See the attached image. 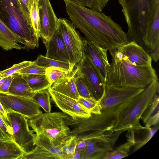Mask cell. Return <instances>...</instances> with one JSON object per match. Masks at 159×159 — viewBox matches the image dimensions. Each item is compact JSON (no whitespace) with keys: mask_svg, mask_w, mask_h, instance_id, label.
Wrapping results in <instances>:
<instances>
[{"mask_svg":"<svg viewBox=\"0 0 159 159\" xmlns=\"http://www.w3.org/2000/svg\"><path fill=\"white\" fill-rule=\"evenodd\" d=\"M67 115L55 112L42 113L29 119V126L37 135L43 134L47 136L55 146L62 144L70 135V129L67 125Z\"/></svg>","mask_w":159,"mask_h":159,"instance_id":"8992f818","label":"cell"},{"mask_svg":"<svg viewBox=\"0 0 159 159\" xmlns=\"http://www.w3.org/2000/svg\"><path fill=\"white\" fill-rule=\"evenodd\" d=\"M159 42H157L152 48H150V52L151 54L152 59L155 62L158 61L159 58Z\"/></svg>","mask_w":159,"mask_h":159,"instance_id":"b9f144b4","label":"cell"},{"mask_svg":"<svg viewBox=\"0 0 159 159\" xmlns=\"http://www.w3.org/2000/svg\"><path fill=\"white\" fill-rule=\"evenodd\" d=\"M7 77L4 78H0V87L3 84L4 82L6 80Z\"/></svg>","mask_w":159,"mask_h":159,"instance_id":"f6af8a7d","label":"cell"},{"mask_svg":"<svg viewBox=\"0 0 159 159\" xmlns=\"http://www.w3.org/2000/svg\"><path fill=\"white\" fill-rule=\"evenodd\" d=\"M109 52L112 62L110 63L105 85L144 89L153 81L158 80L152 65H134L117 49L110 50Z\"/></svg>","mask_w":159,"mask_h":159,"instance_id":"7a4b0ae2","label":"cell"},{"mask_svg":"<svg viewBox=\"0 0 159 159\" xmlns=\"http://www.w3.org/2000/svg\"><path fill=\"white\" fill-rule=\"evenodd\" d=\"M7 116L14 141L25 153L33 150L35 147L37 135L30 129L28 119L16 112L8 113Z\"/></svg>","mask_w":159,"mask_h":159,"instance_id":"9c48e42d","label":"cell"},{"mask_svg":"<svg viewBox=\"0 0 159 159\" xmlns=\"http://www.w3.org/2000/svg\"><path fill=\"white\" fill-rule=\"evenodd\" d=\"M13 139V132L9 124L0 115V140Z\"/></svg>","mask_w":159,"mask_h":159,"instance_id":"e575fe53","label":"cell"},{"mask_svg":"<svg viewBox=\"0 0 159 159\" xmlns=\"http://www.w3.org/2000/svg\"><path fill=\"white\" fill-rule=\"evenodd\" d=\"M33 62L35 64L46 68L50 67H57L64 69L69 72L72 71L75 66L69 62L52 59L42 55H39Z\"/></svg>","mask_w":159,"mask_h":159,"instance_id":"4316f807","label":"cell"},{"mask_svg":"<svg viewBox=\"0 0 159 159\" xmlns=\"http://www.w3.org/2000/svg\"><path fill=\"white\" fill-rule=\"evenodd\" d=\"M13 77V75L8 76L3 84L0 87V93L7 94Z\"/></svg>","mask_w":159,"mask_h":159,"instance_id":"60d3db41","label":"cell"},{"mask_svg":"<svg viewBox=\"0 0 159 159\" xmlns=\"http://www.w3.org/2000/svg\"><path fill=\"white\" fill-rule=\"evenodd\" d=\"M107 51L93 42L86 39L83 40V55L86 56L91 61L104 85L110 66Z\"/></svg>","mask_w":159,"mask_h":159,"instance_id":"5bb4252c","label":"cell"},{"mask_svg":"<svg viewBox=\"0 0 159 159\" xmlns=\"http://www.w3.org/2000/svg\"><path fill=\"white\" fill-rule=\"evenodd\" d=\"M77 101L91 114H99L101 113L99 101L95 100L92 97L85 98L80 96Z\"/></svg>","mask_w":159,"mask_h":159,"instance_id":"1f68e13d","label":"cell"},{"mask_svg":"<svg viewBox=\"0 0 159 159\" xmlns=\"http://www.w3.org/2000/svg\"><path fill=\"white\" fill-rule=\"evenodd\" d=\"M46 68L34 64L25 67L16 72L15 74H45Z\"/></svg>","mask_w":159,"mask_h":159,"instance_id":"d590c367","label":"cell"},{"mask_svg":"<svg viewBox=\"0 0 159 159\" xmlns=\"http://www.w3.org/2000/svg\"><path fill=\"white\" fill-rule=\"evenodd\" d=\"M71 72H68L59 67H50L46 68L45 74L52 85L54 83L71 73Z\"/></svg>","mask_w":159,"mask_h":159,"instance_id":"4dcf8cb0","label":"cell"},{"mask_svg":"<svg viewBox=\"0 0 159 159\" xmlns=\"http://www.w3.org/2000/svg\"><path fill=\"white\" fill-rule=\"evenodd\" d=\"M76 73L87 86L91 97L98 101L103 95L104 85L93 65L85 56L76 64Z\"/></svg>","mask_w":159,"mask_h":159,"instance_id":"7c38bea8","label":"cell"},{"mask_svg":"<svg viewBox=\"0 0 159 159\" xmlns=\"http://www.w3.org/2000/svg\"><path fill=\"white\" fill-rule=\"evenodd\" d=\"M144 89L105 85L103 95L98 100L101 113H117L119 109L142 93Z\"/></svg>","mask_w":159,"mask_h":159,"instance_id":"ba28073f","label":"cell"},{"mask_svg":"<svg viewBox=\"0 0 159 159\" xmlns=\"http://www.w3.org/2000/svg\"><path fill=\"white\" fill-rule=\"evenodd\" d=\"M58 27L61 34L69 57V62L75 66L83 57V40L70 21L58 19Z\"/></svg>","mask_w":159,"mask_h":159,"instance_id":"30bf717a","label":"cell"},{"mask_svg":"<svg viewBox=\"0 0 159 159\" xmlns=\"http://www.w3.org/2000/svg\"><path fill=\"white\" fill-rule=\"evenodd\" d=\"M48 89L52 101L64 113L73 118H88L91 116V113L77 100L53 90L51 87Z\"/></svg>","mask_w":159,"mask_h":159,"instance_id":"2e32d148","label":"cell"},{"mask_svg":"<svg viewBox=\"0 0 159 159\" xmlns=\"http://www.w3.org/2000/svg\"><path fill=\"white\" fill-rule=\"evenodd\" d=\"M16 1L20 11L27 23L31 25L30 14L29 0H16Z\"/></svg>","mask_w":159,"mask_h":159,"instance_id":"74e56055","label":"cell"},{"mask_svg":"<svg viewBox=\"0 0 159 159\" xmlns=\"http://www.w3.org/2000/svg\"><path fill=\"white\" fill-rule=\"evenodd\" d=\"M25 152L12 140H0V159H21Z\"/></svg>","mask_w":159,"mask_h":159,"instance_id":"603a6c76","label":"cell"},{"mask_svg":"<svg viewBox=\"0 0 159 159\" xmlns=\"http://www.w3.org/2000/svg\"><path fill=\"white\" fill-rule=\"evenodd\" d=\"M34 92L48 89L51 86L45 74H21Z\"/></svg>","mask_w":159,"mask_h":159,"instance_id":"d4e9b609","label":"cell"},{"mask_svg":"<svg viewBox=\"0 0 159 159\" xmlns=\"http://www.w3.org/2000/svg\"><path fill=\"white\" fill-rule=\"evenodd\" d=\"M39 0H29V9L31 24L37 38L40 37Z\"/></svg>","mask_w":159,"mask_h":159,"instance_id":"83f0119b","label":"cell"},{"mask_svg":"<svg viewBox=\"0 0 159 159\" xmlns=\"http://www.w3.org/2000/svg\"><path fill=\"white\" fill-rule=\"evenodd\" d=\"M92 10L98 12V8L94 0H72Z\"/></svg>","mask_w":159,"mask_h":159,"instance_id":"ab89813d","label":"cell"},{"mask_svg":"<svg viewBox=\"0 0 159 159\" xmlns=\"http://www.w3.org/2000/svg\"><path fill=\"white\" fill-rule=\"evenodd\" d=\"M0 19L21 40L23 49L39 47V39L20 11L16 0H0Z\"/></svg>","mask_w":159,"mask_h":159,"instance_id":"5b68a950","label":"cell"},{"mask_svg":"<svg viewBox=\"0 0 159 159\" xmlns=\"http://www.w3.org/2000/svg\"><path fill=\"white\" fill-rule=\"evenodd\" d=\"M64 1L71 22L83 33L86 39L109 51L117 49L128 43L126 34L110 16L72 0Z\"/></svg>","mask_w":159,"mask_h":159,"instance_id":"6da1fadb","label":"cell"},{"mask_svg":"<svg viewBox=\"0 0 159 159\" xmlns=\"http://www.w3.org/2000/svg\"><path fill=\"white\" fill-rule=\"evenodd\" d=\"M40 32L43 43L52 37L58 24L55 15L49 0H39Z\"/></svg>","mask_w":159,"mask_h":159,"instance_id":"e0dca14e","label":"cell"},{"mask_svg":"<svg viewBox=\"0 0 159 159\" xmlns=\"http://www.w3.org/2000/svg\"><path fill=\"white\" fill-rule=\"evenodd\" d=\"M0 115L3 119L7 122L9 123L7 116V114L4 109L2 105L0 102Z\"/></svg>","mask_w":159,"mask_h":159,"instance_id":"ee69618b","label":"cell"},{"mask_svg":"<svg viewBox=\"0 0 159 159\" xmlns=\"http://www.w3.org/2000/svg\"><path fill=\"white\" fill-rule=\"evenodd\" d=\"M50 97V95L48 89H46L34 93L31 98L42 108L45 112L49 113L51 112V109Z\"/></svg>","mask_w":159,"mask_h":159,"instance_id":"f1b7e54d","label":"cell"},{"mask_svg":"<svg viewBox=\"0 0 159 159\" xmlns=\"http://www.w3.org/2000/svg\"><path fill=\"white\" fill-rule=\"evenodd\" d=\"M34 93L22 75H13L8 94L31 98Z\"/></svg>","mask_w":159,"mask_h":159,"instance_id":"7402d4cb","label":"cell"},{"mask_svg":"<svg viewBox=\"0 0 159 159\" xmlns=\"http://www.w3.org/2000/svg\"><path fill=\"white\" fill-rule=\"evenodd\" d=\"M158 80L152 82L140 94L126 103L117 111L114 131L143 129L140 120L159 92Z\"/></svg>","mask_w":159,"mask_h":159,"instance_id":"277c9868","label":"cell"},{"mask_svg":"<svg viewBox=\"0 0 159 159\" xmlns=\"http://www.w3.org/2000/svg\"><path fill=\"white\" fill-rule=\"evenodd\" d=\"M75 80L77 89L80 96L85 98L91 97L87 86L76 73Z\"/></svg>","mask_w":159,"mask_h":159,"instance_id":"8d00e7d4","label":"cell"},{"mask_svg":"<svg viewBox=\"0 0 159 159\" xmlns=\"http://www.w3.org/2000/svg\"><path fill=\"white\" fill-rule=\"evenodd\" d=\"M159 98L157 93L155 95L152 104L147 108L141 116L146 127H151L159 124Z\"/></svg>","mask_w":159,"mask_h":159,"instance_id":"cb8c5ba5","label":"cell"},{"mask_svg":"<svg viewBox=\"0 0 159 159\" xmlns=\"http://www.w3.org/2000/svg\"><path fill=\"white\" fill-rule=\"evenodd\" d=\"M82 140L85 141L86 146L81 159H103L107 153L113 150L102 132L93 133Z\"/></svg>","mask_w":159,"mask_h":159,"instance_id":"9a60e30c","label":"cell"},{"mask_svg":"<svg viewBox=\"0 0 159 159\" xmlns=\"http://www.w3.org/2000/svg\"><path fill=\"white\" fill-rule=\"evenodd\" d=\"M159 127V125H157V126H156V127L152 128L148 127V131L147 135L143 138L142 140L136 142L134 145L135 147L134 148L133 152L136 151L149 141L157 131Z\"/></svg>","mask_w":159,"mask_h":159,"instance_id":"f35d334b","label":"cell"},{"mask_svg":"<svg viewBox=\"0 0 159 159\" xmlns=\"http://www.w3.org/2000/svg\"><path fill=\"white\" fill-rule=\"evenodd\" d=\"M33 63V61H25L14 64L9 68L0 71V78L7 77L12 75L16 72L31 65Z\"/></svg>","mask_w":159,"mask_h":159,"instance_id":"836d02e7","label":"cell"},{"mask_svg":"<svg viewBox=\"0 0 159 159\" xmlns=\"http://www.w3.org/2000/svg\"><path fill=\"white\" fill-rule=\"evenodd\" d=\"M134 65H152V58L143 47L134 41L129 42L117 49Z\"/></svg>","mask_w":159,"mask_h":159,"instance_id":"d6986e66","label":"cell"},{"mask_svg":"<svg viewBox=\"0 0 159 159\" xmlns=\"http://www.w3.org/2000/svg\"><path fill=\"white\" fill-rule=\"evenodd\" d=\"M135 144L134 143L127 141L107 153L103 159H119L126 157L129 155L130 149Z\"/></svg>","mask_w":159,"mask_h":159,"instance_id":"f546056e","label":"cell"},{"mask_svg":"<svg viewBox=\"0 0 159 159\" xmlns=\"http://www.w3.org/2000/svg\"><path fill=\"white\" fill-rule=\"evenodd\" d=\"M75 70L51 86L52 89L65 95L77 100L80 95L75 84Z\"/></svg>","mask_w":159,"mask_h":159,"instance_id":"ffe728a7","label":"cell"},{"mask_svg":"<svg viewBox=\"0 0 159 159\" xmlns=\"http://www.w3.org/2000/svg\"><path fill=\"white\" fill-rule=\"evenodd\" d=\"M62 145H54L50 139L44 134L37 135L35 148L25 153L21 159H67V155L62 151Z\"/></svg>","mask_w":159,"mask_h":159,"instance_id":"4fadbf2b","label":"cell"},{"mask_svg":"<svg viewBox=\"0 0 159 159\" xmlns=\"http://www.w3.org/2000/svg\"><path fill=\"white\" fill-rule=\"evenodd\" d=\"M116 113L92 114L88 118H73L67 115L66 120L70 129V135L80 140L92 133L102 132L109 134L114 132Z\"/></svg>","mask_w":159,"mask_h":159,"instance_id":"52a82bcc","label":"cell"},{"mask_svg":"<svg viewBox=\"0 0 159 159\" xmlns=\"http://www.w3.org/2000/svg\"><path fill=\"white\" fill-rule=\"evenodd\" d=\"M44 43L47 50L46 57L61 61L69 62V57L67 49L58 26L50 39Z\"/></svg>","mask_w":159,"mask_h":159,"instance_id":"ac0fdd59","label":"cell"},{"mask_svg":"<svg viewBox=\"0 0 159 159\" xmlns=\"http://www.w3.org/2000/svg\"><path fill=\"white\" fill-rule=\"evenodd\" d=\"M79 140L77 136L70 135L63 144L62 150L67 155V159H70L74 155Z\"/></svg>","mask_w":159,"mask_h":159,"instance_id":"d6a6232c","label":"cell"},{"mask_svg":"<svg viewBox=\"0 0 159 159\" xmlns=\"http://www.w3.org/2000/svg\"><path fill=\"white\" fill-rule=\"evenodd\" d=\"M143 41L149 49L159 41V17L155 18L148 25Z\"/></svg>","mask_w":159,"mask_h":159,"instance_id":"484cf974","label":"cell"},{"mask_svg":"<svg viewBox=\"0 0 159 159\" xmlns=\"http://www.w3.org/2000/svg\"><path fill=\"white\" fill-rule=\"evenodd\" d=\"M126 137L127 138V141L132 142L135 144L136 141L134 138V133L135 130L129 129L127 130Z\"/></svg>","mask_w":159,"mask_h":159,"instance_id":"7bdbcfd3","label":"cell"},{"mask_svg":"<svg viewBox=\"0 0 159 159\" xmlns=\"http://www.w3.org/2000/svg\"><path fill=\"white\" fill-rule=\"evenodd\" d=\"M20 39L0 19V47L5 51L20 50L23 47Z\"/></svg>","mask_w":159,"mask_h":159,"instance_id":"44dd1931","label":"cell"},{"mask_svg":"<svg viewBox=\"0 0 159 159\" xmlns=\"http://www.w3.org/2000/svg\"><path fill=\"white\" fill-rule=\"evenodd\" d=\"M128 27L129 40L142 39L149 24L159 16V0H118Z\"/></svg>","mask_w":159,"mask_h":159,"instance_id":"3957f363","label":"cell"},{"mask_svg":"<svg viewBox=\"0 0 159 159\" xmlns=\"http://www.w3.org/2000/svg\"><path fill=\"white\" fill-rule=\"evenodd\" d=\"M0 102L7 114L16 112L30 119L42 113L39 106L31 98L0 93Z\"/></svg>","mask_w":159,"mask_h":159,"instance_id":"8fae6325","label":"cell"}]
</instances>
